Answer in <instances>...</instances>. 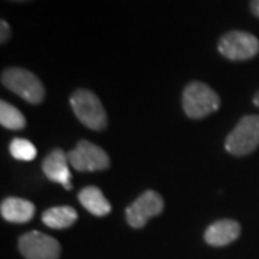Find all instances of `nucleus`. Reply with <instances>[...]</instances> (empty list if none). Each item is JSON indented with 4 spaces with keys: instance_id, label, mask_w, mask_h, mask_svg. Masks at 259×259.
Instances as JSON below:
<instances>
[{
    "instance_id": "1",
    "label": "nucleus",
    "mask_w": 259,
    "mask_h": 259,
    "mask_svg": "<svg viewBox=\"0 0 259 259\" xmlns=\"http://www.w3.org/2000/svg\"><path fill=\"white\" fill-rule=\"evenodd\" d=\"M182 104L187 117L200 120L219 110L221 98L209 85L193 81L185 88Z\"/></svg>"
},
{
    "instance_id": "2",
    "label": "nucleus",
    "mask_w": 259,
    "mask_h": 259,
    "mask_svg": "<svg viewBox=\"0 0 259 259\" xmlns=\"http://www.w3.org/2000/svg\"><path fill=\"white\" fill-rule=\"evenodd\" d=\"M2 83L9 91L30 104H40L45 97V88L33 72L23 68H8L2 74Z\"/></svg>"
},
{
    "instance_id": "3",
    "label": "nucleus",
    "mask_w": 259,
    "mask_h": 259,
    "mask_svg": "<svg viewBox=\"0 0 259 259\" xmlns=\"http://www.w3.org/2000/svg\"><path fill=\"white\" fill-rule=\"evenodd\" d=\"M71 107L75 117L85 127L104 130L107 127V112L100 98L88 90H76L71 97Z\"/></svg>"
},
{
    "instance_id": "4",
    "label": "nucleus",
    "mask_w": 259,
    "mask_h": 259,
    "mask_svg": "<svg viewBox=\"0 0 259 259\" xmlns=\"http://www.w3.org/2000/svg\"><path fill=\"white\" fill-rule=\"evenodd\" d=\"M233 156H246L259 147V115H245L225 141Z\"/></svg>"
},
{
    "instance_id": "5",
    "label": "nucleus",
    "mask_w": 259,
    "mask_h": 259,
    "mask_svg": "<svg viewBox=\"0 0 259 259\" xmlns=\"http://www.w3.org/2000/svg\"><path fill=\"white\" fill-rule=\"evenodd\" d=\"M218 51L226 59L231 61H248L259 54L258 37L248 32L233 30L225 33L219 44Z\"/></svg>"
},
{
    "instance_id": "6",
    "label": "nucleus",
    "mask_w": 259,
    "mask_h": 259,
    "mask_svg": "<svg viewBox=\"0 0 259 259\" xmlns=\"http://www.w3.org/2000/svg\"><path fill=\"white\" fill-rule=\"evenodd\" d=\"M69 164L76 171H100L110 167V157L101 147L81 140L74 150L68 153Z\"/></svg>"
},
{
    "instance_id": "7",
    "label": "nucleus",
    "mask_w": 259,
    "mask_h": 259,
    "mask_svg": "<svg viewBox=\"0 0 259 259\" xmlns=\"http://www.w3.org/2000/svg\"><path fill=\"white\" fill-rule=\"evenodd\" d=\"M19 250L26 259H58L61 256L59 242L37 231L28 232L20 236Z\"/></svg>"
},
{
    "instance_id": "8",
    "label": "nucleus",
    "mask_w": 259,
    "mask_h": 259,
    "mask_svg": "<svg viewBox=\"0 0 259 259\" xmlns=\"http://www.w3.org/2000/svg\"><path fill=\"white\" fill-rule=\"evenodd\" d=\"M164 202L161 196L154 190H147L143 194H140L136 199V202L130 204L125 210V219L131 228L140 229L146 226V223L150 218L157 216L163 212Z\"/></svg>"
},
{
    "instance_id": "9",
    "label": "nucleus",
    "mask_w": 259,
    "mask_h": 259,
    "mask_svg": "<svg viewBox=\"0 0 259 259\" xmlns=\"http://www.w3.org/2000/svg\"><path fill=\"white\" fill-rule=\"evenodd\" d=\"M69 166L71 164H69L68 153H64L61 148H55L44 158L42 170L49 180L64 186L66 190H71L72 185H71Z\"/></svg>"
},
{
    "instance_id": "10",
    "label": "nucleus",
    "mask_w": 259,
    "mask_h": 259,
    "mask_svg": "<svg viewBox=\"0 0 259 259\" xmlns=\"http://www.w3.org/2000/svg\"><path fill=\"white\" fill-rule=\"evenodd\" d=\"M241 235V225L232 219H222L212 223L204 232V241L210 246H228Z\"/></svg>"
},
{
    "instance_id": "11",
    "label": "nucleus",
    "mask_w": 259,
    "mask_h": 259,
    "mask_svg": "<svg viewBox=\"0 0 259 259\" xmlns=\"http://www.w3.org/2000/svg\"><path fill=\"white\" fill-rule=\"evenodd\" d=\"M0 213L8 222L26 223L35 214V204L20 197H8L2 202Z\"/></svg>"
},
{
    "instance_id": "12",
    "label": "nucleus",
    "mask_w": 259,
    "mask_h": 259,
    "mask_svg": "<svg viewBox=\"0 0 259 259\" xmlns=\"http://www.w3.org/2000/svg\"><path fill=\"white\" fill-rule=\"evenodd\" d=\"M78 200L90 213L95 216H105L111 212V204L97 186H87L78 194Z\"/></svg>"
},
{
    "instance_id": "13",
    "label": "nucleus",
    "mask_w": 259,
    "mask_h": 259,
    "mask_svg": "<svg viewBox=\"0 0 259 259\" xmlns=\"http://www.w3.org/2000/svg\"><path fill=\"white\" fill-rule=\"evenodd\" d=\"M78 219V213L71 206L49 207L42 214V222L52 229H65L72 226Z\"/></svg>"
},
{
    "instance_id": "14",
    "label": "nucleus",
    "mask_w": 259,
    "mask_h": 259,
    "mask_svg": "<svg viewBox=\"0 0 259 259\" xmlns=\"http://www.w3.org/2000/svg\"><path fill=\"white\" fill-rule=\"evenodd\" d=\"M0 124L8 130H22L26 125L23 114L6 101L0 102Z\"/></svg>"
},
{
    "instance_id": "15",
    "label": "nucleus",
    "mask_w": 259,
    "mask_h": 259,
    "mask_svg": "<svg viewBox=\"0 0 259 259\" xmlns=\"http://www.w3.org/2000/svg\"><path fill=\"white\" fill-rule=\"evenodd\" d=\"M10 154L20 161H32L36 158V147L26 139H13L9 144Z\"/></svg>"
},
{
    "instance_id": "16",
    "label": "nucleus",
    "mask_w": 259,
    "mask_h": 259,
    "mask_svg": "<svg viewBox=\"0 0 259 259\" xmlns=\"http://www.w3.org/2000/svg\"><path fill=\"white\" fill-rule=\"evenodd\" d=\"M12 36V30H10L9 23L6 20H2L0 22V42L2 44H6Z\"/></svg>"
},
{
    "instance_id": "17",
    "label": "nucleus",
    "mask_w": 259,
    "mask_h": 259,
    "mask_svg": "<svg viewBox=\"0 0 259 259\" xmlns=\"http://www.w3.org/2000/svg\"><path fill=\"white\" fill-rule=\"evenodd\" d=\"M250 10L256 18H259V0H250Z\"/></svg>"
},
{
    "instance_id": "18",
    "label": "nucleus",
    "mask_w": 259,
    "mask_h": 259,
    "mask_svg": "<svg viewBox=\"0 0 259 259\" xmlns=\"http://www.w3.org/2000/svg\"><path fill=\"white\" fill-rule=\"evenodd\" d=\"M253 104H255L256 107H259V93L253 97Z\"/></svg>"
},
{
    "instance_id": "19",
    "label": "nucleus",
    "mask_w": 259,
    "mask_h": 259,
    "mask_svg": "<svg viewBox=\"0 0 259 259\" xmlns=\"http://www.w3.org/2000/svg\"><path fill=\"white\" fill-rule=\"evenodd\" d=\"M12 2H28V0H12Z\"/></svg>"
}]
</instances>
